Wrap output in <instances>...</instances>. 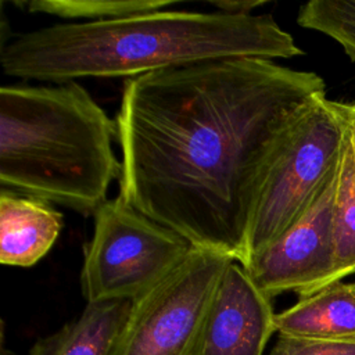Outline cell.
Returning a JSON list of instances; mask_svg holds the SVG:
<instances>
[{
    "mask_svg": "<svg viewBox=\"0 0 355 355\" xmlns=\"http://www.w3.org/2000/svg\"><path fill=\"white\" fill-rule=\"evenodd\" d=\"M323 79L239 57L125 79L115 116L119 197L193 247L241 263L266 161Z\"/></svg>",
    "mask_w": 355,
    "mask_h": 355,
    "instance_id": "1",
    "label": "cell"
},
{
    "mask_svg": "<svg viewBox=\"0 0 355 355\" xmlns=\"http://www.w3.org/2000/svg\"><path fill=\"white\" fill-rule=\"evenodd\" d=\"M304 54L270 14L161 10L119 19L64 22L1 44L6 75L47 83L82 78H136L196 62Z\"/></svg>",
    "mask_w": 355,
    "mask_h": 355,
    "instance_id": "2",
    "label": "cell"
},
{
    "mask_svg": "<svg viewBox=\"0 0 355 355\" xmlns=\"http://www.w3.org/2000/svg\"><path fill=\"white\" fill-rule=\"evenodd\" d=\"M114 137L115 121L78 82L0 87L1 190L94 215L121 173Z\"/></svg>",
    "mask_w": 355,
    "mask_h": 355,
    "instance_id": "3",
    "label": "cell"
},
{
    "mask_svg": "<svg viewBox=\"0 0 355 355\" xmlns=\"http://www.w3.org/2000/svg\"><path fill=\"white\" fill-rule=\"evenodd\" d=\"M348 104L312 97L280 133L262 171L247 230L244 266L286 234L313 205L344 150Z\"/></svg>",
    "mask_w": 355,
    "mask_h": 355,
    "instance_id": "4",
    "label": "cell"
},
{
    "mask_svg": "<svg viewBox=\"0 0 355 355\" xmlns=\"http://www.w3.org/2000/svg\"><path fill=\"white\" fill-rule=\"evenodd\" d=\"M193 245L119 196L94 212L85 245L80 288L87 302L133 301L171 275Z\"/></svg>",
    "mask_w": 355,
    "mask_h": 355,
    "instance_id": "5",
    "label": "cell"
},
{
    "mask_svg": "<svg viewBox=\"0 0 355 355\" xmlns=\"http://www.w3.org/2000/svg\"><path fill=\"white\" fill-rule=\"evenodd\" d=\"M232 261L193 247L171 275L132 301L110 355H202L211 304Z\"/></svg>",
    "mask_w": 355,
    "mask_h": 355,
    "instance_id": "6",
    "label": "cell"
},
{
    "mask_svg": "<svg viewBox=\"0 0 355 355\" xmlns=\"http://www.w3.org/2000/svg\"><path fill=\"white\" fill-rule=\"evenodd\" d=\"M338 169L340 164L302 219L243 266L270 300L283 293H295L301 298L333 284V208Z\"/></svg>",
    "mask_w": 355,
    "mask_h": 355,
    "instance_id": "7",
    "label": "cell"
},
{
    "mask_svg": "<svg viewBox=\"0 0 355 355\" xmlns=\"http://www.w3.org/2000/svg\"><path fill=\"white\" fill-rule=\"evenodd\" d=\"M270 298L232 261L211 304L202 355H262L276 331Z\"/></svg>",
    "mask_w": 355,
    "mask_h": 355,
    "instance_id": "8",
    "label": "cell"
},
{
    "mask_svg": "<svg viewBox=\"0 0 355 355\" xmlns=\"http://www.w3.org/2000/svg\"><path fill=\"white\" fill-rule=\"evenodd\" d=\"M62 225V214L47 201L1 190L0 263L33 266L54 245Z\"/></svg>",
    "mask_w": 355,
    "mask_h": 355,
    "instance_id": "9",
    "label": "cell"
},
{
    "mask_svg": "<svg viewBox=\"0 0 355 355\" xmlns=\"http://www.w3.org/2000/svg\"><path fill=\"white\" fill-rule=\"evenodd\" d=\"M275 326L279 334L295 338H355V282H338L301 297L276 313Z\"/></svg>",
    "mask_w": 355,
    "mask_h": 355,
    "instance_id": "10",
    "label": "cell"
},
{
    "mask_svg": "<svg viewBox=\"0 0 355 355\" xmlns=\"http://www.w3.org/2000/svg\"><path fill=\"white\" fill-rule=\"evenodd\" d=\"M130 306L128 300L87 302L78 318L39 338L28 355H110Z\"/></svg>",
    "mask_w": 355,
    "mask_h": 355,
    "instance_id": "11",
    "label": "cell"
},
{
    "mask_svg": "<svg viewBox=\"0 0 355 355\" xmlns=\"http://www.w3.org/2000/svg\"><path fill=\"white\" fill-rule=\"evenodd\" d=\"M334 275L333 284L355 273V166L348 140L340 159L333 208Z\"/></svg>",
    "mask_w": 355,
    "mask_h": 355,
    "instance_id": "12",
    "label": "cell"
},
{
    "mask_svg": "<svg viewBox=\"0 0 355 355\" xmlns=\"http://www.w3.org/2000/svg\"><path fill=\"white\" fill-rule=\"evenodd\" d=\"M175 3L172 0H33L26 3V7L29 12L94 22L155 12Z\"/></svg>",
    "mask_w": 355,
    "mask_h": 355,
    "instance_id": "13",
    "label": "cell"
},
{
    "mask_svg": "<svg viewBox=\"0 0 355 355\" xmlns=\"http://www.w3.org/2000/svg\"><path fill=\"white\" fill-rule=\"evenodd\" d=\"M297 24L331 37L355 61V0H311L301 6Z\"/></svg>",
    "mask_w": 355,
    "mask_h": 355,
    "instance_id": "14",
    "label": "cell"
},
{
    "mask_svg": "<svg viewBox=\"0 0 355 355\" xmlns=\"http://www.w3.org/2000/svg\"><path fill=\"white\" fill-rule=\"evenodd\" d=\"M269 355H355V338L312 340L279 334Z\"/></svg>",
    "mask_w": 355,
    "mask_h": 355,
    "instance_id": "15",
    "label": "cell"
},
{
    "mask_svg": "<svg viewBox=\"0 0 355 355\" xmlns=\"http://www.w3.org/2000/svg\"><path fill=\"white\" fill-rule=\"evenodd\" d=\"M211 4L223 14L229 15H252L254 10L258 7L265 6V1L261 0H218V1H211Z\"/></svg>",
    "mask_w": 355,
    "mask_h": 355,
    "instance_id": "16",
    "label": "cell"
},
{
    "mask_svg": "<svg viewBox=\"0 0 355 355\" xmlns=\"http://www.w3.org/2000/svg\"><path fill=\"white\" fill-rule=\"evenodd\" d=\"M348 140L355 166V103L348 104Z\"/></svg>",
    "mask_w": 355,
    "mask_h": 355,
    "instance_id": "17",
    "label": "cell"
}]
</instances>
